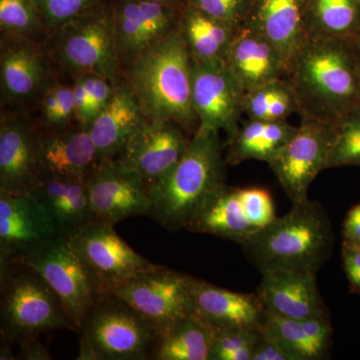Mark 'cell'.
<instances>
[{"instance_id": "cell-1", "label": "cell", "mask_w": 360, "mask_h": 360, "mask_svg": "<svg viewBox=\"0 0 360 360\" xmlns=\"http://www.w3.org/2000/svg\"><path fill=\"white\" fill-rule=\"evenodd\" d=\"M302 118L336 124L360 105V82L354 39H309L288 75Z\"/></svg>"}, {"instance_id": "cell-2", "label": "cell", "mask_w": 360, "mask_h": 360, "mask_svg": "<svg viewBox=\"0 0 360 360\" xmlns=\"http://www.w3.org/2000/svg\"><path fill=\"white\" fill-rule=\"evenodd\" d=\"M122 75L148 122H174L195 134L191 58L179 26L123 66Z\"/></svg>"}, {"instance_id": "cell-3", "label": "cell", "mask_w": 360, "mask_h": 360, "mask_svg": "<svg viewBox=\"0 0 360 360\" xmlns=\"http://www.w3.org/2000/svg\"><path fill=\"white\" fill-rule=\"evenodd\" d=\"M335 245L333 225L321 203L293 202L290 212L276 217L243 243L260 272L295 270L317 274Z\"/></svg>"}, {"instance_id": "cell-4", "label": "cell", "mask_w": 360, "mask_h": 360, "mask_svg": "<svg viewBox=\"0 0 360 360\" xmlns=\"http://www.w3.org/2000/svg\"><path fill=\"white\" fill-rule=\"evenodd\" d=\"M222 184L219 132L198 127L174 169L149 186L148 217L168 231L186 229L205 198Z\"/></svg>"}, {"instance_id": "cell-5", "label": "cell", "mask_w": 360, "mask_h": 360, "mask_svg": "<svg viewBox=\"0 0 360 360\" xmlns=\"http://www.w3.org/2000/svg\"><path fill=\"white\" fill-rule=\"evenodd\" d=\"M1 338L18 343L54 330L75 331L63 303L39 272L21 262H0Z\"/></svg>"}, {"instance_id": "cell-6", "label": "cell", "mask_w": 360, "mask_h": 360, "mask_svg": "<svg viewBox=\"0 0 360 360\" xmlns=\"http://www.w3.org/2000/svg\"><path fill=\"white\" fill-rule=\"evenodd\" d=\"M54 65L72 77L94 75L118 84L123 66L116 45L110 2L82 14L49 35Z\"/></svg>"}, {"instance_id": "cell-7", "label": "cell", "mask_w": 360, "mask_h": 360, "mask_svg": "<svg viewBox=\"0 0 360 360\" xmlns=\"http://www.w3.org/2000/svg\"><path fill=\"white\" fill-rule=\"evenodd\" d=\"M78 333V360H143L148 359L158 331L129 303L108 292Z\"/></svg>"}, {"instance_id": "cell-8", "label": "cell", "mask_w": 360, "mask_h": 360, "mask_svg": "<svg viewBox=\"0 0 360 360\" xmlns=\"http://www.w3.org/2000/svg\"><path fill=\"white\" fill-rule=\"evenodd\" d=\"M9 262H23L39 272L58 296L77 333L90 310L108 293L66 236H54Z\"/></svg>"}, {"instance_id": "cell-9", "label": "cell", "mask_w": 360, "mask_h": 360, "mask_svg": "<svg viewBox=\"0 0 360 360\" xmlns=\"http://www.w3.org/2000/svg\"><path fill=\"white\" fill-rule=\"evenodd\" d=\"M52 63L44 44L18 35L2 34L0 85L2 108L23 115L39 103L52 84Z\"/></svg>"}, {"instance_id": "cell-10", "label": "cell", "mask_w": 360, "mask_h": 360, "mask_svg": "<svg viewBox=\"0 0 360 360\" xmlns=\"http://www.w3.org/2000/svg\"><path fill=\"white\" fill-rule=\"evenodd\" d=\"M191 277L158 265L110 291L136 310L156 330L193 316Z\"/></svg>"}, {"instance_id": "cell-11", "label": "cell", "mask_w": 360, "mask_h": 360, "mask_svg": "<svg viewBox=\"0 0 360 360\" xmlns=\"http://www.w3.org/2000/svg\"><path fill=\"white\" fill-rule=\"evenodd\" d=\"M335 137V124L302 118L292 139L269 163L291 202L309 198L310 184L328 168Z\"/></svg>"}, {"instance_id": "cell-12", "label": "cell", "mask_w": 360, "mask_h": 360, "mask_svg": "<svg viewBox=\"0 0 360 360\" xmlns=\"http://www.w3.org/2000/svg\"><path fill=\"white\" fill-rule=\"evenodd\" d=\"M193 103L200 129L226 132L229 137L238 129L243 112L245 90L224 59H191Z\"/></svg>"}, {"instance_id": "cell-13", "label": "cell", "mask_w": 360, "mask_h": 360, "mask_svg": "<svg viewBox=\"0 0 360 360\" xmlns=\"http://www.w3.org/2000/svg\"><path fill=\"white\" fill-rule=\"evenodd\" d=\"M113 226L94 220L68 236L71 245L108 292L132 277L158 266L132 250Z\"/></svg>"}, {"instance_id": "cell-14", "label": "cell", "mask_w": 360, "mask_h": 360, "mask_svg": "<svg viewBox=\"0 0 360 360\" xmlns=\"http://www.w3.org/2000/svg\"><path fill=\"white\" fill-rule=\"evenodd\" d=\"M87 187L97 220L115 225L129 217L148 215V184L116 158L101 160Z\"/></svg>"}, {"instance_id": "cell-15", "label": "cell", "mask_w": 360, "mask_h": 360, "mask_svg": "<svg viewBox=\"0 0 360 360\" xmlns=\"http://www.w3.org/2000/svg\"><path fill=\"white\" fill-rule=\"evenodd\" d=\"M116 45L122 66L179 26L180 9L143 0H111Z\"/></svg>"}, {"instance_id": "cell-16", "label": "cell", "mask_w": 360, "mask_h": 360, "mask_svg": "<svg viewBox=\"0 0 360 360\" xmlns=\"http://www.w3.org/2000/svg\"><path fill=\"white\" fill-rule=\"evenodd\" d=\"M37 158L39 179L86 182L101 162L89 129L78 124L65 129L40 127Z\"/></svg>"}, {"instance_id": "cell-17", "label": "cell", "mask_w": 360, "mask_h": 360, "mask_svg": "<svg viewBox=\"0 0 360 360\" xmlns=\"http://www.w3.org/2000/svg\"><path fill=\"white\" fill-rule=\"evenodd\" d=\"M56 236L51 217L32 193L0 191V262L20 259Z\"/></svg>"}, {"instance_id": "cell-18", "label": "cell", "mask_w": 360, "mask_h": 360, "mask_svg": "<svg viewBox=\"0 0 360 360\" xmlns=\"http://www.w3.org/2000/svg\"><path fill=\"white\" fill-rule=\"evenodd\" d=\"M186 134L174 122H148L116 158L151 186L169 174L184 158L191 143Z\"/></svg>"}, {"instance_id": "cell-19", "label": "cell", "mask_w": 360, "mask_h": 360, "mask_svg": "<svg viewBox=\"0 0 360 360\" xmlns=\"http://www.w3.org/2000/svg\"><path fill=\"white\" fill-rule=\"evenodd\" d=\"M39 127L20 113H2L0 120V191L32 193L39 179Z\"/></svg>"}, {"instance_id": "cell-20", "label": "cell", "mask_w": 360, "mask_h": 360, "mask_svg": "<svg viewBox=\"0 0 360 360\" xmlns=\"http://www.w3.org/2000/svg\"><path fill=\"white\" fill-rule=\"evenodd\" d=\"M193 316L212 331L229 328H250L262 333L266 310L257 293L224 290L214 284L191 277Z\"/></svg>"}, {"instance_id": "cell-21", "label": "cell", "mask_w": 360, "mask_h": 360, "mask_svg": "<svg viewBox=\"0 0 360 360\" xmlns=\"http://www.w3.org/2000/svg\"><path fill=\"white\" fill-rule=\"evenodd\" d=\"M262 274L257 293L267 312L297 321L328 314L317 285V274L283 269Z\"/></svg>"}, {"instance_id": "cell-22", "label": "cell", "mask_w": 360, "mask_h": 360, "mask_svg": "<svg viewBox=\"0 0 360 360\" xmlns=\"http://www.w3.org/2000/svg\"><path fill=\"white\" fill-rule=\"evenodd\" d=\"M307 4L309 0H255L245 23L278 49L288 71L309 39L305 30Z\"/></svg>"}, {"instance_id": "cell-23", "label": "cell", "mask_w": 360, "mask_h": 360, "mask_svg": "<svg viewBox=\"0 0 360 360\" xmlns=\"http://www.w3.org/2000/svg\"><path fill=\"white\" fill-rule=\"evenodd\" d=\"M226 63L245 92L288 75L278 49L264 35L245 25L238 30Z\"/></svg>"}, {"instance_id": "cell-24", "label": "cell", "mask_w": 360, "mask_h": 360, "mask_svg": "<svg viewBox=\"0 0 360 360\" xmlns=\"http://www.w3.org/2000/svg\"><path fill=\"white\" fill-rule=\"evenodd\" d=\"M146 122L131 90L125 84H116L110 103L89 129L101 160L117 158Z\"/></svg>"}, {"instance_id": "cell-25", "label": "cell", "mask_w": 360, "mask_h": 360, "mask_svg": "<svg viewBox=\"0 0 360 360\" xmlns=\"http://www.w3.org/2000/svg\"><path fill=\"white\" fill-rule=\"evenodd\" d=\"M32 193L51 217L58 236L68 238L84 225L97 220L86 181L42 177Z\"/></svg>"}, {"instance_id": "cell-26", "label": "cell", "mask_w": 360, "mask_h": 360, "mask_svg": "<svg viewBox=\"0 0 360 360\" xmlns=\"http://www.w3.org/2000/svg\"><path fill=\"white\" fill-rule=\"evenodd\" d=\"M239 189L225 184L217 187L203 201L186 231L210 234L243 245L257 231L246 217Z\"/></svg>"}, {"instance_id": "cell-27", "label": "cell", "mask_w": 360, "mask_h": 360, "mask_svg": "<svg viewBox=\"0 0 360 360\" xmlns=\"http://www.w3.org/2000/svg\"><path fill=\"white\" fill-rule=\"evenodd\" d=\"M288 120H250L229 137L226 160L236 165L246 160L271 162L297 131Z\"/></svg>"}, {"instance_id": "cell-28", "label": "cell", "mask_w": 360, "mask_h": 360, "mask_svg": "<svg viewBox=\"0 0 360 360\" xmlns=\"http://www.w3.org/2000/svg\"><path fill=\"white\" fill-rule=\"evenodd\" d=\"M179 28L194 60H226L240 30L215 20L187 1L180 13Z\"/></svg>"}, {"instance_id": "cell-29", "label": "cell", "mask_w": 360, "mask_h": 360, "mask_svg": "<svg viewBox=\"0 0 360 360\" xmlns=\"http://www.w3.org/2000/svg\"><path fill=\"white\" fill-rule=\"evenodd\" d=\"M213 331L194 316L184 317L161 329L148 359L210 360Z\"/></svg>"}, {"instance_id": "cell-30", "label": "cell", "mask_w": 360, "mask_h": 360, "mask_svg": "<svg viewBox=\"0 0 360 360\" xmlns=\"http://www.w3.org/2000/svg\"><path fill=\"white\" fill-rule=\"evenodd\" d=\"M305 30L309 39H356L360 0H309Z\"/></svg>"}, {"instance_id": "cell-31", "label": "cell", "mask_w": 360, "mask_h": 360, "mask_svg": "<svg viewBox=\"0 0 360 360\" xmlns=\"http://www.w3.org/2000/svg\"><path fill=\"white\" fill-rule=\"evenodd\" d=\"M243 112L251 120H286L293 113H300L290 80L277 78L245 92Z\"/></svg>"}, {"instance_id": "cell-32", "label": "cell", "mask_w": 360, "mask_h": 360, "mask_svg": "<svg viewBox=\"0 0 360 360\" xmlns=\"http://www.w3.org/2000/svg\"><path fill=\"white\" fill-rule=\"evenodd\" d=\"M262 333L278 343L293 360L324 359L323 355L303 328L302 321L297 319L266 311Z\"/></svg>"}, {"instance_id": "cell-33", "label": "cell", "mask_w": 360, "mask_h": 360, "mask_svg": "<svg viewBox=\"0 0 360 360\" xmlns=\"http://www.w3.org/2000/svg\"><path fill=\"white\" fill-rule=\"evenodd\" d=\"M0 30L40 44L44 34L49 37L33 0H0Z\"/></svg>"}, {"instance_id": "cell-34", "label": "cell", "mask_w": 360, "mask_h": 360, "mask_svg": "<svg viewBox=\"0 0 360 360\" xmlns=\"http://www.w3.org/2000/svg\"><path fill=\"white\" fill-rule=\"evenodd\" d=\"M360 167V105L348 111L335 124V137L328 168Z\"/></svg>"}, {"instance_id": "cell-35", "label": "cell", "mask_w": 360, "mask_h": 360, "mask_svg": "<svg viewBox=\"0 0 360 360\" xmlns=\"http://www.w3.org/2000/svg\"><path fill=\"white\" fill-rule=\"evenodd\" d=\"M47 34L56 32L68 21L103 6L108 0H33Z\"/></svg>"}, {"instance_id": "cell-36", "label": "cell", "mask_w": 360, "mask_h": 360, "mask_svg": "<svg viewBox=\"0 0 360 360\" xmlns=\"http://www.w3.org/2000/svg\"><path fill=\"white\" fill-rule=\"evenodd\" d=\"M215 20L240 28L245 25L255 0H186Z\"/></svg>"}, {"instance_id": "cell-37", "label": "cell", "mask_w": 360, "mask_h": 360, "mask_svg": "<svg viewBox=\"0 0 360 360\" xmlns=\"http://www.w3.org/2000/svg\"><path fill=\"white\" fill-rule=\"evenodd\" d=\"M239 196L246 217L257 231L276 219L274 201L265 189L240 188Z\"/></svg>"}, {"instance_id": "cell-38", "label": "cell", "mask_w": 360, "mask_h": 360, "mask_svg": "<svg viewBox=\"0 0 360 360\" xmlns=\"http://www.w3.org/2000/svg\"><path fill=\"white\" fill-rule=\"evenodd\" d=\"M260 331L250 328H229L213 331L210 360H224L227 354L241 348L253 347Z\"/></svg>"}, {"instance_id": "cell-39", "label": "cell", "mask_w": 360, "mask_h": 360, "mask_svg": "<svg viewBox=\"0 0 360 360\" xmlns=\"http://www.w3.org/2000/svg\"><path fill=\"white\" fill-rule=\"evenodd\" d=\"M300 321L310 340L314 343L315 347L319 348L324 359H326L330 349L333 336V326L329 321L328 314L316 315Z\"/></svg>"}, {"instance_id": "cell-40", "label": "cell", "mask_w": 360, "mask_h": 360, "mask_svg": "<svg viewBox=\"0 0 360 360\" xmlns=\"http://www.w3.org/2000/svg\"><path fill=\"white\" fill-rule=\"evenodd\" d=\"M79 77L94 103L96 115H98L110 103L116 84H113L106 78L94 75H79Z\"/></svg>"}, {"instance_id": "cell-41", "label": "cell", "mask_w": 360, "mask_h": 360, "mask_svg": "<svg viewBox=\"0 0 360 360\" xmlns=\"http://www.w3.org/2000/svg\"><path fill=\"white\" fill-rule=\"evenodd\" d=\"M73 91L75 96V118L77 124L89 129L97 117L94 103L79 77H73Z\"/></svg>"}, {"instance_id": "cell-42", "label": "cell", "mask_w": 360, "mask_h": 360, "mask_svg": "<svg viewBox=\"0 0 360 360\" xmlns=\"http://www.w3.org/2000/svg\"><path fill=\"white\" fill-rule=\"evenodd\" d=\"M54 91L58 103V127L65 129L71 127L75 118V96L72 84L65 85L54 82Z\"/></svg>"}, {"instance_id": "cell-43", "label": "cell", "mask_w": 360, "mask_h": 360, "mask_svg": "<svg viewBox=\"0 0 360 360\" xmlns=\"http://www.w3.org/2000/svg\"><path fill=\"white\" fill-rule=\"evenodd\" d=\"M341 255L350 288L360 295V245L343 243Z\"/></svg>"}, {"instance_id": "cell-44", "label": "cell", "mask_w": 360, "mask_h": 360, "mask_svg": "<svg viewBox=\"0 0 360 360\" xmlns=\"http://www.w3.org/2000/svg\"><path fill=\"white\" fill-rule=\"evenodd\" d=\"M251 360H293L278 343L260 333L253 345Z\"/></svg>"}, {"instance_id": "cell-45", "label": "cell", "mask_w": 360, "mask_h": 360, "mask_svg": "<svg viewBox=\"0 0 360 360\" xmlns=\"http://www.w3.org/2000/svg\"><path fill=\"white\" fill-rule=\"evenodd\" d=\"M54 82L45 90L39 101L42 118H44V127L47 129L58 127V103L56 91H54Z\"/></svg>"}, {"instance_id": "cell-46", "label": "cell", "mask_w": 360, "mask_h": 360, "mask_svg": "<svg viewBox=\"0 0 360 360\" xmlns=\"http://www.w3.org/2000/svg\"><path fill=\"white\" fill-rule=\"evenodd\" d=\"M20 355L18 359L28 360H51V354L39 341V336H32L20 341Z\"/></svg>"}, {"instance_id": "cell-47", "label": "cell", "mask_w": 360, "mask_h": 360, "mask_svg": "<svg viewBox=\"0 0 360 360\" xmlns=\"http://www.w3.org/2000/svg\"><path fill=\"white\" fill-rule=\"evenodd\" d=\"M343 243L360 245V203L349 210L342 225Z\"/></svg>"}, {"instance_id": "cell-48", "label": "cell", "mask_w": 360, "mask_h": 360, "mask_svg": "<svg viewBox=\"0 0 360 360\" xmlns=\"http://www.w3.org/2000/svg\"><path fill=\"white\" fill-rule=\"evenodd\" d=\"M355 46H356L357 66H359V75L360 82V39H359V37H356V39H355Z\"/></svg>"}, {"instance_id": "cell-49", "label": "cell", "mask_w": 360, "mask_h": 360, "mask_svg": "<svg viewBox=\"0 0 360 360\" xmlns=\"http://www.w3.org/2000/svg\"><path fill=\"white\" fill-rule=\"evenodd\" d=\"M143 1H151V0H143Z\"/></svg>"}, {"instance_id": "cell-50", "label": "cell", "mask_w": 360, "mask_h": 360, "mask_svg": "<svg viewBox=\"0 0 360 360\" xmlns=\"http://www.w3.org/2000/svg\"><path fill=\"white\" fill-rule=\"evenodd\" d=\"M359 39H360V35H359Z\"/></svg>"}]
</instances>
